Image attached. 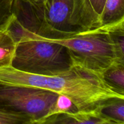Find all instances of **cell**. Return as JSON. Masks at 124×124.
I'll return each instance as SVG.
<instances>
[{"label": "cell", "mask_w": 124, "mask_h": 124, "mask_svg": "<svg viewBox=\"0 0 124 124\" xmlns=\"http://www.w3.org/2000/svg\"><path fill=\"white\" fill-rule=\"evenodd\" d=\"M0 84L46 90L70 98L78 110L94 109L104 101L124 95L109 87L102 77L78 67L58 75L29 73L12 66L0 68Z\"/></svg>", "instance_id": "1"}, {"label": "cell", "mask_w": 124, "mask_h": 124, "mask_svg": "<svg viewBox=\"0 0 124 124\" xmlns=\"http://www.w3.org/2000/svg\"><path fill=\"white\" fill-rule=\"evenodd\" d=\"M17 30L41 39L59 44L67 48L72 67L84 69L102 77L104 71L120 60L116 46L104 27L80 31L73 36L64 38L43 37L18 24Z\"/></svg>", "instance_id": "2"}, {"label": "cell", "mask_w": 124, "mask_h": 124, "mask_svg": "<svg viewBox=\"0 0 124 124\" xmlns=\"http://www.w3.org/2000/svg\"><path fill=\"white\" fill-rule=\"evenodd\" d=\"M16 48L12 66L29 73L58 75L72 67L71 58L64 46L41 39L17 30ZM15 34V33H14Z\"/></svg>", "instance_id": "3"}, {"label": "cell", "mask_w": 124, "mask_h": 124, "mask_svg": "<svg viewBox=\"0 0 124 124\" xmlns=\"http://www.w3.org/2000/svg\"><path fill=\"white\" fill-rule=\"evenodd\" d=\"M14 2L16 16H30L32 23L25 29L40 36L64 38L78 32L70 23L74 0H46L41 7H33L21 0Z\"/></svg>", "instance_id": "4"}, {"label": "cell", "mask_w": 124, "mask_h": 124, "mask_svg": "<svg viewBox=\"0 0 124 124\" xmlns=\"http://www.w3.org/2000/svg\"><path fill=\"white\" fill-rule=\"evenodd\" d=\"M58 95L46 90L0 84V109L27 114L36 122L48 115Z\"/></svg>", "instance_id": "5"}, {"label": "cell", "mask_w": 124, "mask_h": 124, "mask_svg": "<svg viewBox=\"0 0 124 124\" xmlns=\"http://www.w3.org/2000/svg\"><path fill=\"white\" fill-rule=\"evenodd\" d=\"M106 0H74L70 23L76 31H87L101 26Z\"/></svg>", "instance_id": "6"}, {"label": "cell", "mask_w": 124, "mask_h": 124, "mask_svg": "<svg viewBox=\"0 0 124 124\" xmlns=\"http://www.w3.org/2000/svg\"><path fill=\"white\" fill-rule=\"evenodd\" d=\"M35 124H124L102 114L97 107L94 109L51 115Z\"/></svg>", "instance_id": "7"}, {"label": "cell", "mask_w": 124, "mask_h": 124, "mask_svg": "<svg viewBox=\"0 0 124 124\" xmlns=\"http://www.w3.org/2000/svg\"><path fill=\"white\" fill-rule=\"evenodd\" d=\"M18 39L11 29L0 34V68L12 66Z\"/></svg>", "instance_id": "8"}, {"label": "cell", "mask_w": 124, "mask_h": 124, "mask_svg": "<svg viewBox=\"0 0 124 124\" xmlns=\"http://www.w3.org/2000/svg\"><path fill=\"white\" fill-rule=\"evenodd\" d=\"M102 78L115 92L124 95V63L113 64L104 71Z\"/></svg>", "instance_id": "9"}, {"label": "cell", "mask_w": 124, "mask_h": 124, "mask_svg": "<svg viewBox=\"0 0 124 124\" xmlns=\"http://www.w3.org/2000/svg\"><path fill=\"white\" fill-rule=\"evenodd\" d=\"M122 19H124V0H106L101 16V26Z\"/></svg>", "instance_id": "10"}, {"label": "cell", "mask_w": 124, "mask_h": 124, "mask_svg": "<svg viewBox=\"0 0 124 124\" xmlns=\"http://www.w3.org/2000/svg\"><path fill=\"white\" fill-rule=\"evenodd\" d=\"M102 114L110 119L124 122V99L113 98L98 107Z\"/></svg>", "instance_id": "11"}, {"label": "cell", "mask_w": 124, "mask_h": 124, "mask_svg": "<svg viewBox=\"0 0 124 124\" xmlns=\"http://www.w3.org/2000/svg\"><path fill=\"white\" fill-rule=\"evenodd\" d=\"M15 0H0V34L9 29L16 19L14 13Z\"/></svg>", "instance_id": "12"}, {"label": "cell", "mask_w": 124, "mask_h": 124, "mask_svg": "<svg viewBox=\"0 0 124 124\" xmlns=\"http://www.w3.org/2000/svg\"><path fill=\"white\" fill-rule=\"evenodd\" d=\"M35 124V120L27 114L0 109V124Z\"/></svg>", "instance_id": "13"}, {"label": "cell", "mask_w": 124, "mask_h": 124, "mask_svg": "<svg viewBox=\"0 0 124 124\" xmlns=\"http://www.w3.org/2000/svg\"><path fill=\"white\" fill-rule=\"evenodd\" d=\"M76 111L78 110L70 98L62 94H59L54 107L46 117L55 114L75 112Z\"/></svg>", "instance_id": "14"}, {"label": "cell", "mask_w": 124, "mask_h": 124, "mask_svg": "<svg viewBox=\"0 0 124 124\" xmlns=\"http://www.w3.org/2000/svg\"><path fill=\"white\" fill-rule=\"evenodd\" d=\"M35 7H41L46 2V0H21Z\"/></svg>", "instance_id": "15"}]
</instances>
